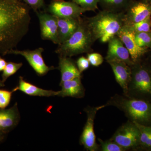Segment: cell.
I'll use <instances>...</instances> for the list:
<instances>
[{
    "label": "cell",
    "mask_w": 151,
    "mask_h": 151,
    "mask_svg": "<svg viewBox=\"0 0 151 151\" xmlns=\"http://www.w3.org/2000/svg\"><path fill=\"white\" fill-rule=\"evenodd\" d=\"M96 41L85 18L81 17L78 28L67 40L58 45L55 50L59 56L71 57L92 52Z\"/></svg>",
    "instance_id": "cell-5"
},
{
    "label": "cell",
    "mask_w": 151,
    "mask_h": 151,
    "mask_svg": "<svg viewBox=\"0 0 151 151\" xmlns=\"http://www.w3.org/2000/svg\"><path fill=\"white\" fill-rule=\"evenodd\" d=\"M43 51L44 49L42 47H39L34 50H19L12 49L7 52L6 55L14 54L23 56L37 74L40 76H43L50 70L55 68L53 66L49 67L45 64L42 56Z\"/></svg>",
    "instance_id": "cell-8"
},
{
    "label": "cell",
    "mask_w": 151,
    "mask_h": 151,
    "mask_svg": "<svg viewBox=\"0 0 151 151\" xmlns=\"http://www.w3.org/2000/svg\"><path fill=\"white\" fill-rule=\"evenodd\" d=\"M107 62L111 66L116 81L123 89L124 95H126L132 77L131 66L119 60H112Z\"/></svg>",
    "instance_id": "cell-14"
},
{
    "label": "cell",
    "mask_w": 151,
    "mask_h": 151,
    "mask_svg": "<svg viewBox=\"0 0 151 151\" xmlns=\"http://www.w3.org/2000/svg\"><path fill=\"white\" fill-rule=\"evenodd\" d=\"M117 36L120 38L129 50L133 62H136L142 59L147 54L150 49L138 46L135 40V33L126 24L124 25Z\"/></svg>",
    "instance_id": "cell-11"
},
{
    "label": "cell",
    "mask_w": 151,
    "mask_h": 151,
    "mask_svg": "<svg viewBox=\"0 0 151 151\" xmlns=\"http://www.w3.org/2000/svg\"><path fill=\"white\" fill-rule=\"evenodd\" d=\"M85 19L95 40L103 43L117 35L125 24L124 12L102 10Z\"/></svg>",
    "instance_id": "cell-2"
},
{
    "label": "cell",
    "mask_w": 151,
    "mask_h": 151,
    "mask_svg": "<svg viewBox=\"0 0 151 151\" xmlns=\"http://www.w3.org/2000/svg\"><path fill=\"white\" fill-rule=\"evenodd\" d=\"M14 92L19 90L27 95L31 96L39 97H52L57 96L58 91L51 90H46L39 88L25 81L22 76L19 77V85L13 89Z\"/></svg>",
    "instance_id": "cell-19"
},
{
    "label": "cell",
    "mask_w": 151,
    "mask_h": 151,
    "mask_svg": "<svg viewBox=\"0 0 151 151\" xmlns=\"http://www.w3.org/2000/svg\"><path fill=\"white\" fill-rule=\"evenodd\" d=\"M135 40L141 47L151 48V31L135 33Z\"/></svg>",
    "instance_id": "cell-22"
},
{
    "label": "cell",
    "mask_w": 151,
    "mask_h": 151,
    "mask_svg": "<svg viewBox=\"0 0 151 151\" xmlns=\"http://www.w3.org/2000/svg\"><path fill=\"white\" fill-rule=\"evenodd\" d=\"M81 77H77L63 82H60L61 87L58 91L57 96L69 97L76 98H83L85 96V89L82 84Z\"/></svg>",
    "instance_id": "cell-17"
},
{
    "label": "cell",
    "mask_w": 151,
    "mask_h": 151,
    "mask_svg": "<svg viewBox=\"0 0 151 151\" xmlns=\"http://www.w3.org/2000/svg\"><path fill=\"white\" fill-rule=\"evenodd\" d=\"M23 63H17L9 62L7 63L5 69L3 70L2 74V81L4 83L7 79L17 73L22 67Z\"/></svg>",
    "instance_id": "cell-24"
},
{
    "label": "cell",
    "mask_w": 151,
    "mask_h": 151,
    "mask_svg": "<svg viewBox=\"0 0 151 151\" xmlns=\"http://www.w3.org/2000/svg\"><path fill=\"white\" fill-rule=\"evenodd\" d=\"M13 92V90L9 91L0 89V108L4 109L8 106Z\"/></svg>",
    "instance_id": "cell-27"
},
{
    "label": "cell",
    "mask_w": 151,
    "mask_h": 151,
    "mask_svg": "<svg viewBox=\"0 0 151 151\" xmlns=\"http://www.w3.org/2000/svg\"><path fill=\"white\" fill-rule=\"evenodd\" d=\"M105 107V105L96 107L88 106L84 111L86 113L87 119L80 138V145L84 146L87 151H97L100 150V145L96 142L94 131V119L99 110Z\"/></svg>",
    "instance_id": "cell-7"
},
{
    "label": "cell",
    "mask_w": 151,
    "mask_h": 151,
    "mask_svg": "<svg viewBox=\"0 0 151 151\" xmlns=\"http://www.w3.org/2000/svg\"><path fill=\"white\" fill-rule=\"evenodd\" d=\"M147 54L149 55V57L148 58L151 61V48L149 50Z\"/></svg>",
    "instance_id": "cell-33"
},
{
    "label": "cell",
    "mask_w": 151,
    "mask_h": 151,
    "mask_svg": "<svg viewBox=\"0 0 151 151\" xmlns=\"http://www.w3.org/2000/svg\"><path fill=\"white\" fill-rule=\"evenodd\" d=\"M39 20L42 38L58 45L57 17L44 12H36Z\"/></svg>",
    "instance_id": "cell-12"
},
{
    "label": "cell",
    "mask_w": 151,
    "mask_h": 151,
    "mask_svg": "<svg viewBox=\"0 0 151 151\" xmlns=\"http://www.w3.org/2000/svg\"><path fill=\"white\" fill-rule=\"evenodd\" d=\"M29 6L20 2L0 0V53L17 46L29 29Z\"/></svg>",
    "instance_id": "cell-1"
},
{
    "label": "cell",
    "mask_w": 151,
    "mask_h": 151,
    "mask_svg": "<svg viewBox=\"0 0 151 151\" xmlns=\"http://www.w3.org/2000/svg\"><path fill=\"white\" fill-rule=\"evenodd\" d=\"M125 24L135 33L151 31V17L138 22Z\"/></svg>",
    "instance_id": "cell-23"
},
{
    "label": "cell",
    "mask_w": 151,
    "mask_h": 151,
    "mask_svg": "<svg viewBox=\"0 0 151 151\" xmlns=\"http://www.w3.org/2000/svg\"><path fill=\"white\" fill-rule=\"evenodd\" d=\"M108 49L105 59L106 61L112 60H119L131 66L134 62L131 59L129 50L123 42L117 35L111 38L108 42Z\"/></svg>",
    "instance_id": "cell-13"
},
{
    "label": "cell",
    "mask_w": 151,
    "mask_h": 151,
    "mask_svg": "<svg viewBox=\"0 0 151 151\" xmlns=\"http://www.w3.org/2000/svg\"><path fill=\"white\" fill-rule=\"evenodd\" d=\"M144 1L147 2L151 3V0H144Z\"/></svg>",
    "instance_id": "cell-36"
},
{
    "label": "cell",
    "mask_w": 151,
    "mask_h": 151,
    "mask_svg": "<svg viewBox=\"0 0 151 151\" xmlns=\"http://www.w3.org/2000/svg\"><path fill=\"white\" fill-rule=\"evenodd\" d=\"M100 0H72L86 11H95L98 9Z\"/></svg>",
    "instance_id": "cell-26"
},
{
    "label": "cell",
    "mask_w": 151,
    "mask_h": 151,
    "mask_svg": "<svg viewBox=\"0 0 151 151\" xmlns=\"http://www.w3.org/2000/svg\"><path fill=\"white\" fill-rule=\"evenodd\" d=\"M134 123L140 132L137 151H151V127Z\"/></svg>",
    "instance_id": "cell-21"
},
{
    "label": "cell",
    "mask_w": 151,
    "mask_h": 151,
    "mask_svg": "<svg viewBox=\"0 0 151 151\" xmlns=\"http://www.w3.org/2000/svg\"><path fill=\"white\" fill-rule=\"evenodd\" d=\"M132 0H100L99 4L103 10L124 12Z\"/></svg>",
    "instance_id": "cell-20"
},
{
    "label": "cell",
    "mask_w": 151,
    "mask_h": 151,
    "mask_svg": "<svg viewBox=\"0 0 151 151\" xmlns=\"http://www.w3.org/2000/svg\"><path fill=\"white\" fill-rule=\"evenodd\" d=\"M58 69L61 73V81L63 82L77 77H81L76 63L69 57L59 56Z\"/></svg>",
    "instance_id": "cell-18"
},
{
    "label": "cell",
    "mask_w": 151,
    "mask_h": 151,
    "mask_svg": "<svg viewBox=\"0 0 151 151\" xmlns=\"http://www.w3.org/2000/svg\"><path fill=\"white\" fill-rule=\"evenodd\" d=\"M98 142L100 144V150L102 151H126L123 148L119 145L116 142L111 139L103 141L98 138Z\"/></svg>",
    "instance_id": "cell-25"
},
{
    "label": "cell",
    "mask_w": 151,
    "mask_h": 151,
    "mask_svg": "<svg viewBox=\"0 0 151 151\" xmlns=\"http://www.w3.org/2000/svg\"><path fill=\"white\" fill-rule=\"evenodd\" d=\"M151 17V3L132 0L124 12L125 24L142 21Z\"/></svg>",
    "instance_id": "cell-9"
},
{
    "label": "cell",
    "mask_w": 151,
    "mask_h": 151,
    "mask_svg": "<svg viewBox=\"0 0 151 151\" xmlns=\"http://www.w3.org/2000/svg\"><path fill=\"white\" fill-rule=\"evenodd\" d=\"M105 106L118 108L131 122L151 127V102L130 98L124 94H116Z\"/></svg>",
    "instance_id": "cell-3"
},
{
    "label": "cell",
    "mask_w": 151,
    "mask_h": 151,
    "mask_svg": "<svg viewBox=\"0 0 151 151\" xmlns=\"http://www.w3.org/2000/svg\"><path fill=\"white\" fill-rule=\"evenodd\" d=\"M31 8L36 12L44 7V0H23Z\"/></svg>",
    "instance_id": "cell-30"
},
{
    "label": "cell",
    "mask_w": 151,
    "mask_h": 151,
    "mask_svg": "<svg viewBox=\"0 0 151 151\" xmlns=\"http://www.w3.org/2000/svg\"><path fill=\"white\" fill-rule=\"evenodd\" d=\"M7 63L6 61L0 56V72L4 70L5 68Z\"/></svg>",
    "instance_id": "cell-31"
},
{
    "label": "cell",
    "mask_w": 151,
    "mask_h": 151,
    "mask_svg": "<svg viewBox=\"0 0 151 151\" xmlns=\"http://www.w3.org/2000/svg\"><path fill=\"white\" fill-rule=\"evenodd\" d=\"M76 63L79 72L81 73L87 70L90 65V63L87 58L83 56L79 57Z\"/></svg>",
    "instance_id": "cell-29"
},
{
    "label": "cell",
    "mask_w": 151,
    "mask_h": 151,
    "mask_svg": "<svg viewBox=\"0 0 151 151\" xmlns=\"http://www.w3.org/2000/svg\"><path fill=\"white\" fill-rule=\"evenodd\" d=\"M4 83V82L2 81V80H0V88L5 86V84Z\"/></svg>",
    "instance_id": "cell-34"
},
{
    "label": "cell",
    "mask_w": 151,
    "mask_h": 151,
    "mask_svg": "<svg viewBox=\"0 0 151 151\" xmlns=\"http://www.w3.org/2000/svg\"><path fill=\"white\" fill-rule=\"evenodd\" d=\"M20 115L17 103L9 109L0 108V130L7 134L13 130L19 124Z\"/></svg>",
    "instance_id": "cell-15"
},
{
    "label": "cell",
    "mask_w": 151,
    "mask_h": 151,
    "mask_svg": "<svg viewBox=\"0 0 151 151\" xmlns=\"http://www.w3.org/2000/svg\"><path fill=\"white\" fill-rule=\"evenodd\" d=\"M48 9L50 14L58 17L78 18L86 12L72 1L64 0H53Z\"/></svg>",
    "instance_id": "cell-10"
},
{
    "label": "cell",
    "mask_w": 151,
    "mask_h": 151,
    "mask_svg": "<svg viewBox=\"0 0 151 151\" xmlns=\"http://www.w3.org/2000/svg\"><path fill=\"white\" fill-rule=\"evenodd\" d=\"M140 132L134 122L128 120L116 130L111 139L126 151H137Z\"/></svg>",
    "instance_id": "cell-6"
},
{
    "label": "cell",
    "mask_w": 151,
    "mask_h": 151,
    "mask_svg": "<svg viewBox=\"0 0 151 151\" xmlns=\"http://www.w3.org/2000/svg\"><path fill=\"white\" fill-rule=\"evenodd\" d=\"M86 58L89 60L90 64L95 67L100 66L104 61V58L102 55L97 52L87 53Z\"/></svg>",
    "instance_id": "cell-28"
},
{
    "label": "cell",
    "mask_w": 151,
    "mask_h": 151,
    "mask_svg": "<svg viewBox=\"0 0 151 151\" xmlns=\"http://www.w3.org/2000/svg\"><path fill=\"white\" fill-rule=\"evenodd\" d=\"M6 134L3 133L0 130V143L2 142L3 140L4 139L5 137Z\"/></svg>",
    "instance_id": "cell-32"
},
{
    "label": "cell",
    "mask_w": 151,
    "mask_h": 151,
    "mask_svg": "<svg viewBox=\"0 0 151 151\" xmlns=\"http://www.w3.org/2000/svg\"><path fill=\"white\" fill-rule=\"evenodd\" d=\"M7 1H10L14 2H17L19 1V0H7Z\"/></svg>",
    "instance_id": "cell-35"
},
{
    "label": "cell",
    "mask_w": 151,
    "mask_h": 151,
    "mask_svg": "<svg viewBox=\"0 0 151 151\" xmlns=\"http://www.w3.org/2000/svg\"><path fill=\"white\" fill-rule=\"evenodd\" d=\"M58 45L67 40L78 28L81 17H58Z\"/></svg>",
    "instance_id": "cell-16"
},
{
    "label": "cell",
    "mask_w": 151,
    "mask_h": 151,
    "mask_svg": "<svg viewBox=\"0 0 151 151\" xmlns=\"http://www.w3.org/2000/svg\"><path fill=\"white\" fill-rule=\"evenodd\" d=\"M131 67L132 77L125 96L151 102V60L144 58Z\"/></svg>",
    "instance_id": "cell-4"
}]
</instances>
